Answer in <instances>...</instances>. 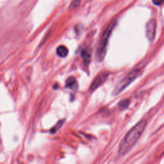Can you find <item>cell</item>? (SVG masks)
Returning a JSON list of instances; mask_svg holds the SVG:
<instances>
[{"label": "cell", "instance_id": "obj_10", "mask_svg": "<svg viewBox=\"0 0 164 164\" xmlns=\"http://www.w3.org/2000/svg\"><path fill=\"white\" fill-rule=\"evenodd\" d=\"M130 101L128 99L121 101L119 103V107L121 109H125L129 106Z\"/></svg>", "mask_w": 164, "mask_h": 164}, {"label": "cell", "instance_id": "obj_3", "mask_svg": "<svg viewBox=\"0 0 164 164\" xmlns=\"http://www.w3.org/2000/svg\"><path fill=\"white\" fill-rule=\"evenodd\" d=\"M141 70L140 69H135L126 75L123 79L120 81L119 83L116 85V88H114L113 92V94L116 96V95L120 94L121 92L124 90L125 88L130 85L132 82L135 80L137 78L139 77L141 74Z\"/></svg>", "mask_w": 164, "mask_h": 164}, {"label": "cell", "instance_id": "obj_8", "mask_svg": "<svg viewBox=\"0 0 164 164\" xmlns=\"http://www.w3.org/2000/svg\"><path fill=\"white\" fill-rule=\"evenodd\" d=\"M66 87L69 88H74L76 87V80L75 79V78L73 76H71L68 78L66 80Z\"/></svg>", "mask_w": 164, "mask_h": 164}, {"label": "cell", "instance_id": "obj_9", "mask_svg": "<svg viewBox=\"0 0 164 164\" xmlns=\"http://www.w3.org/2000/svg\"><path fill=\"white\" fill-rule=\"evenodd\" d=\"M64 121H65V119H62V120L59 121L58 122L57 124H56L53 128H52L51 130H50V132L53 134L56 132H57V131L62 126V125H63L64 123Z\"/></svg>", "mask_w": 164, "mask_h": 164}, {"label": "cell", "instance_id": "obj_12", "mask_svg": "<svg viewBox=\"0 0 164 164\" xmlns=\"http://www.w3.org/2000/svg\"><path fill=\"white\" fill-rule=\"evenodd\" d=\"M163 2V0H153V4L155 5H161Z\"/></svg>", "mask_w": 164, "mask_h": 164}, {"label": "cell", "instance_id": "obj_4", "mask_svg": "<svg viewBox=\"0 0 164 164\" xmlns=\"http://www.w3.org/2000/svg\"><path fill=\"white\" fill-rule=\"evenodd\" d=\"M156 30V22L155 19H151L146 27V37L150 41H153L155 37Z\"/></svg>", "mask_w": 164, "mask_h": 164}, {"label": "cell", "instance_id": "obj_5", "mask_svg": "<svg viewBox=\"0 0 164 164\" xmlns=\"http://www.w3.org/2000/svg\"><path fill=\"white\" fill-rule=\"evenodd\" d=\"M109 76V74L107 72H103V73H100L96 78H95L93 83H92L90 87V90L94 91L96 90L97 88L101 86V85L107 80Z\"/></svg>", "mask_w": 164, "mask_h": 164}, {"label": "cell", "instance_id": "obj_6", "mask_svg": "<svg viewBox=\"0 0 164 164\" xmlns=\"http://www.w3.org/2000/svg\"><path fill=\"white\" fill-rule=\"evenodd\" d=\"M68 49L64 46H59L57 50V53L60 57L62 58H65L67 57V55H68Z\"/></svg>", "mask_w": 164, "mask_h": 164}, {"label": "cell", "instance_id": "obj_2", "mask_svg": "<svg viewBox=\"0 0 164 164\" xmlns=\"http://www.w3.org/2000/svg\"><path fill=\"white\" fill-rule=\"evenodd\" d=\"M116 25H117V20H115L111 22L109 25V27H108L107 28L105 29V31L104 32L102 37H101L99 46H98L97 49V53H96L97 59L98 61L101 62L103 60L104 56H105L106 54L108 41H109L111 32H112L113 29L116 26Z\"/></svg>", "mask_w": 164, "mask_h": 164}, {"label": "cell", "instance_id": "obj_7", "mask_svg": "<svg viewBox=\"0 0 164 164\" xmlns=\"http://www.w3.org/2000/svg\"><path fill=\"white\" fill-rule=\"evenodd\" d=\"M81 57L83 58L84 64L85 65H88L90 62V54L88 50H83L81 51Z\"/></svg>", "mask_w": 164, "mask_h": 164}, {"label": "cell", "instance_id": "obj_11", "mask_svg": "<svg viewBox=\"0 0 164 164\" xmlns=\"http://www.w3.org/2000/svg\"><path fill=\"white\" fill-rule=\"evenodd\" d=\"M81 1V0H73L70 5V8H75L78 7V6L80 5Z\"/></svg>", "mask_w": 164, "mask_h": 164}, {"label": "cell", "instance_id": "obj_1", "mask_svg": "<svg viewBox=\"0 0 164 164\" xmlns=\"http://www.w3.org/2000/svg\"><path fill=\"white\" fill-rule=\"evenodd\" d=\"M147 126L146 120H141L132 128L121 142L119 147L120 155H125L135 145Z\"/></svg>", "mask_w": 164, "mask_h": 164}]
</instances>
